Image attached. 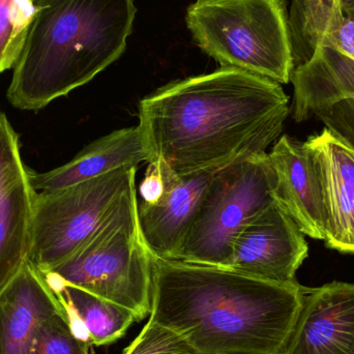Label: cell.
Instances as JSON below:
<instances>
[{"mask_svg": "<svg viewBox=\"0 0 354 354\" xmlns=\"http://www.w3.org/2000/svg\"><path fill=\"white\" fill-rule=\"evenodd\" d=\"M319 177L326 245L354 255V149L328 129L304 142Z\"/></svg>", "mask_w": 354, "mask_h": 354, "instance_id": "obj_13", "label": "cell"}, {"mask_svg": "<svg viewBox=\"0 0 354 354\" xmlns=\"http://www.w3.org/2000/svg\"><path fill=\"white\" fill-rule=\"evenodd\" d=\"M280 83L235 68L174 81L139 103L147 162L178 176L218 171L266 153L289 113Z\"/></svg>", "mask_w": 354, "mask_h": 354, "instance_id": "obj_1", "label": "cell"}, {"mask_svg": "<svg viewBox=\"0 0 354 354\" xmlns=\"http://www.w3.org/2000/svg\"><path fill=\"white\" fill-rule=\"evenodd\" d=\"M29 170L18 134L0 112V295L28 260L37 194Z\"/></svg>", "mask_w": 354, "mask_h": 354, "instance_id": "obj_9", "label": "cell"}, {"mask_svg": "<svg viewBox=\"0 0 354 354\" xmlns=\"http://www.w3.org/2000/svg\"><path fill=\"white\" fill-rule=\"evenodd\" d=\"M165 191V180L159 161L151 162L145 172L140 185V194L145 203L153 204L162 197Z\"/></svg>", "mask_w": 354, "mask_h": 354, "instance_id": "obj_22", "label": "cell"}, {"mask_svg": "<svg viewBox=\"0 0 354 354\" xmlns=\"http://www.w3.org/2000/svg\"><path fill=\"white\" fill-rule=\"evenodd\" d=\"M274 185L268 153L216 171L200 202L178 261L229 268L239 233L276 203Z\"/></svg>", "mask_w": 354, "mask_h": 354, "instance_id": "obj_6", "label": "cell"}, {"mask_svg": "<svg viewBox=\"0 0 354 354\" xmlns=\"http://www.w3.org/2000/svg\"><path fill=\"white\" fill-rule=\"evenodd\" d=\"M6 97L39 111L88 83L124 53L134 0H39Z\"/></svg>", "mask_w": 354, "mask_h": 354, "instance_id": "obj_3", "label": "cell"}, {"mask_svg": "<svg viewBox=\"0 0 354 354\" xmlns=\"http://www.w3.org/2000/svg\"><path fill=\"white\" fill-rule=\"evenodd\" d=\"M43 276L62 304L73 333L91 346L116 342L134 322H139L132 311L122 306L84 289Z\"/></svg>", "mask_w": 354, "mask_h": 354, "instance_id": "obj_18", "label": "cell"}, {"mask_svg": "<svg viewBox=\"0 0 354 354\" xmlns=\"http://www.w3.org/2000/svg\"><path fill=\"white\" fill-rule=\"evenodd\" d=\"M91 347L73 333L66 312H59L37 328L27 354H93Z\"/></svg>", "mask_w": 354, "mask_h": 354, "instance_id": "obj_20", "label": "cell"}, {"mask_svg": "<svg viewBox=\"0 0 354 354\" xmlns=\"http://www.w3.org/2000/svg\"><path fill=\"white\" fill-rule=\"evenodd\" d=\"M138 206L135 187L80 249L41 274L122 306L139 322L145 319L151 310L153 256L141 233Z\"/></svg>", "mask_w": 354, "mask_h": 354, "instance_id": "obj_5", "label": "cell"}, {"mask_svg": "<svg viewBox=\"0 0 354 354\" xmlns=\"http://www.w3.org/2000/svg\"><path fill=\"white\" fill-rule=\"evenodd\" d=\"M122 354H196L169 328L149 320L140 334Z\"/></svg>", "mask_w": 354, "mask_h": 354, "instance_id": "obj_21", "label": "cell"}, {"mask_svg": "<svg viewBox=\"0 0 354 354\" xmlns=\"http://www.w3.org/2000/svg\"><path fill=\"white\" fill-rule=\"evenodd\" d=\"M64 312L35 264L27 260L0 295V354H27L37 328Z\"/></svg>", "mask_w": 354, "mask_h": 354, "instance_id": "obj_15", "label": "cell"}, {"mask_svg": "<svg viewBox=\"0 0 354 354\" xmlns=\"http://www.w3.org/2000/svg\"><path fill=\"white\" fill-rule=\"evenodd\" d=\"M292 115L297 122L316 116L326 129L354 149V60L330 47L293 70Z\"/></svg>", "mask_w": 354, "mask_h": 354, "instance_id": "obj_8", "label": "cell"}, {"mask_svg": "<svg viewBox=\"0 0 354 354\" xmlns=\"http://www.w3.org/2000/svg\"><path fill=\"white\" fill-rule=\"evenodd\" d=\"M305 287L153 257L149 320L196 354H282Z\"/></svg>", "mask_w": 354, "mask_h": 354, "instance_id": "obj_2", "label": "cell"}, {"mask_svg": "<svg viewBox=\"0 0 354 354\" xmlns=\"http://www.w3.org/2000/svg\"><path fill=\"white\" fill-rule=\"evenodd\" d=\"M149 160L139 126L116 130L85 147L68 163L39 172L29 170L37 192H55L124 167H138Z\"/></svg>", "mask_w": 354, "mask_h": 354, "instance_id": "obj_16", "label": "cell"}, {"mask_svg": "<svg viewBox=\"0 0 354 354\" xmlns=\"http://www.w3.org/2000/svg\"><path fill=\"white\" fill-rule=\"evenodd\" d=\"M185 21L196 44L221 66L290 82L295 64L286 0H197Z\"/></svg>", "mask_w": 354, "mask_h": 354, "instance_id": "obj_4", "label": "cell"}, {"mask_svg": "<svg viewBox=\"0 0 354 354\" xmlns=\"http://www.w3.org/2000/svg\"><path fill=\"white\" fill-rule=\"evenodd\" d=\"M137 167H124L55 192H37L28 259L41 272L59 266L109 218L136 187Z\"/></svg>", "mask_w": 354, "mask_h": 354, "instance_id": "obj_7", "label": "cell"}, {"mask_svg": "<svg viewBox=\"0 0 354 354\" xmlns=\"http://www.w3.org/2000/svg\"><path fill=\"white\" fill-rule=\"evenodd\" d=\"M282 354H354V284L334 281L305 287Z\"/></svg>", "mask_w": 354, "mask_h": 354, "instance_id": "obj_11", "label": "cell"}, {"mask_svg": "<svg viewBox=\"0 0 354 354\" xmlns=\"http://www.w3.org/2000/svg\"><path fill=\"white\" fill-rule=\"evenodd\" d=\"M308 252L305 234L276 202L239 233L229 270L268 282L292 284L297 282L295 276Z\"/></svg>", "mask_w": 354, "mask_h": 354, "instance_id": "obj_10", "label": "cell"}, {"mask_svg": "<svg viewBox=\"0 0 354 354\" xmlns=\"http://www.w3.org/2000/svg\"><path fill=\"white\" fill-rule=\"evenodd\" d=\"M158 161L163 172L165 191L156 203L139 204V224L153 257L178 261L200 202L216 171L178 176L163 160Z\"/></svg>", "mask_w": 354, "mask_h": 354, "instance_id": "obj_12", "label": "cell"}, {"mask_svg": "<svg viewBox=\"0 0 354 354\" xmlns=\"http://www.w3.org/2000/svg\"><path fill=\"white\" fill-rule=\"evenodd\" d=\"M288 26L295 68L309 62L319 47L354 60V19L345 15L339 0H292Z\"/></svg>", "mask_w": 354, "mask_h": 354, "instance_id": "obj_17", "label": "cell"}, {"mask_svg": "<svg viewBox=\"0 0 354 354\" xmlns=\"http://www.w3.org/2000/svg\"><path fill=\"white\" fill-rule=\"evenodd\" d=\"M339 1L345 15L349 18L354 19V0H339Z\"/></svg>", "mask_w": 354, "mask_h": 354, "instance_id": "obj_23", "label": "cell"}, {"mask_svg": "<svg viewBox=\"0 0 354 354\" xmlns=\"http://www.w3.org/2000/svg\"><path fill=\"white\" fill-rule=\"evenodd\" d=\"M39 0H0V73L14 68L37 16Z\"/></svg>", "mask_w": 354, "mask_h": 354, "instance_id": "obj_19", "label": "cell"}, {"mask_svg": "<svg viewBox=\"0 0 354 354\" xmlns=\"http://www.w3.org/2000/svg\"><path fill=\"white\" fill-rule=\"evenodd\" d=\"M274 172V197L301 232L324 241L326 214L319 177L304 143L288 136L268 153Z\"/></svg>", "mask_w": 354, "mask_h": 354, "instance_id": "obj_14", "label": "cell"}]
</instances>
